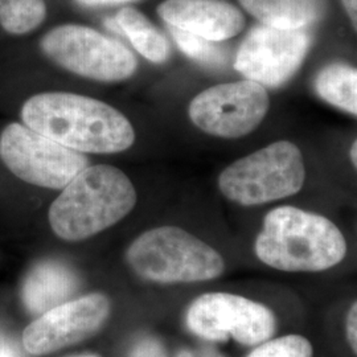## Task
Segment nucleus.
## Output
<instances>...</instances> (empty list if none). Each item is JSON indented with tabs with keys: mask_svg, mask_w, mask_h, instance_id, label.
I'll list each match as a JSON object with an SVG mask.
<instances>
[{
	"mask_svg": "<svg viewBox=\"0 0 357 357\" xmlns=\"http://www.w3.org/2000/svg\"><path fill=\"white\" fill-rule=\"evenodd\" d=\"M20 115L28 128L78 153H122L135 141L132 125L119 110L79 94L40 93L26 100Z\"/></svg>",
	"mask_w": 357,
	"mask_h": 357,
	"instance_id": "f257e3e1",
	"label": "nucleus"
},
{
	"mask_svg": "<svg viewBox=\"0 0 357 357\" xmlns=\"http://www.w3.org/2000/svg\"><path fill=\"white\" fill-rule=\"evenodd\" d=\"M137 191L119 168L88 166L50 208V224L65 241H82L119 222L137 204Z\"/></svg>",
	"mask_w": 357,
	"mask_h": 357,
	"instance_id": "f03ea898",
	"label": "nucleus"
},
{
	"mask_svg": "<svg viewBox=\"0 0 357 357\" xmlns=\"http://www.w3.org/2000/svg\"><path fill=\"white\" fill-rule=\"evenodd\" d=\"M255 250L265 265L281 271H323L344 259L347 243L327 217L280 206L265 217Z\"/></svg>",
	"mask_w": 357,
	"mask_h": 357,
	"instance_id": "7ed1b4c3",
	"label": "nucleus"
},
{
	"mask_svg": "<svg viewBox=\"0 0 357 357\" xmlns=\"http://www.w3.org/2000/svg\"><path fill=\"white\" fill-rule=\"evenodd\" d=\"M126 257L142 278L160 283L211 281L225 268L217 250L178 227L144 231L130 245Z\"/></svg>",
	"mask_w": 357,
	"mask_h": 357,
	"instance_id": "20e7f679",
	"label": "nucleus"
},
{
	"mask_svg": "<svg viewBox=\"0 0 357 357\" xmlns=\"http://www.w3.org/2000/svg\"><path fill=\"white\" fill-rule=\"evenodd\" d=\"M306 168L301 150L291 142H274L227 167L218 187L237 204H266L302 190Z\"/></svg>",
	"mask_w": 357,
	"mask_h": 357,
	"instance_id": "39448f33",
	"label": "nucleus"
},
{
	"mask_svg": "<svg viewBox=\"0 0 357 357\" xmlns=\"http://www.w3.org/2000/svg\"><path fill=\"white\" fill-rule=\"evenodd\" d=\"M41 52L65 70L100 82H119L138 68L134 53L122 43L86 26L64 24L47 32Z\"/></svg>",
	"mask_w": 357,
	"mask_h": 357,
	"instance_id": "423d86ee",
	"label": "nucleus"
},
{
	"mask_svg": "<svg viewBox=\"0 0 357 357\" xmlns=\"http://www.w3.org/2000/svg\"><path fill=\"white\" fill-rule=\"evenodd\" d=\"M0 159L16 178L50 190H63L89 166L84 153L17 122L0 134Z\"/></svg>",
	"mask_w": 357,
	"mask_h": 357,
	"instance_id": "0eeeda50",
	"label": "nucleus"
},
{
	"mask_svg": "<svg viewBox=\"0 0 357 357\" xmlns=\"http://www.w3.org/2000/svg\"><path fill=\"white\" fill-rule=\"evenodd\" d=\"M187 326L205 340L225 342L231 337L252 347L274 335L277 320L270 308L241 295L208 293L192 302Z\"/></svg>",
	"mask_w": 357,
	"mask_h": 357,
	"instance_id": "6e6552de",
	"label": "nucleus"
},
{
	"mask_svg": "<svg viewBox=\"0 0 357 357\" xmlns=\"http://www.w3.org/2000/svg\"><path fill=\"white\" fill-rule=\"evenodd\" d=\"M268 90L252 79L220 84L197 94L190 105L195 126L220 138H241L261 125L268 112Z\"/></svg>",
	"mask_w": 357,
	"mask_h": 357,
	"instance_id": "1a4fd4ad",
	"label": "nucleus"
},
{
	"mask_svg": "<svg viewBox=\"0 0 357 357\" xmlns=\"http://www.w3.org/2000/svg\"><path fill=\"white\" fill-rule=\"evenodd\" d=\"M311 47L307 28L278 29L257 26L250 29L236 54V69L262 86L277 88L301 68Z\"/></svg>",
	"mask_w": 357,
	"mask_h": 357,
	"instance_id": "9d476101",
	"label": "nucleus"
},
{
	"mask_svg": "<svg viewBox=\"0 0 357 357\" xmlns=\"http://www.w3.org/2000/svg\"><path fill=\"white\" fill-rule=\"evenodd\" d=\"M110 303L102 294H91L53 307L32 321L23 333L24 348L32 355H45L76 344L102 327Z\"/></svg>",
	"mask_w": 357,
	"mask_h": 357,
	"instance_id": "9b49d317",
	"label": "nucleus"
},
{
	"mask_svg": "<svg viewBox=\"0 0 357 357\" xmlns=\"http://www.w3.org/2000/svg\"><path fill=\"white\" fill-rule=\"evenodd\" d=\"M158 13L169 26L217 43L237 36L245 26L243 13L225 0H166Z\"/></svg>",
	"mask_w": 357,
	"mask_h": 357,
	"instance_id": "f8f14e48",
	"label": "nucleus"
},
{
	"mask_svg": "<svg viewBox=\"0 0 357 357\" xmlns=\"http://www.w3.org/2000/svg\"><path fill=\"white\" fill-rule=\"evenodd\" d=\"M77 286L78 280L72 268L59 261H44L26 275L22 298L31 314L43 315L65 303L76 291Z\"/></svg>",
	"mask_w": 357,
	"mask_h": 357,
	"instance_id": "ddd939ff",
	"label": "nucleus"
},
{
	"mask_svg": "<svg viewBox=\"0 0 357 357\" xmlns=\"http://www.w3.org/2000/svg\"><path fill=\"white\" fill-rule=\"evenodd\" d=\"M262 26L302 29L317 23L324 13V0H238Z\"/></svg>",
	"mask_w": 357,
	"mask_h": 357,
	"instance_id": "4468645a",
	"label": "nucleus"
},
{
	"mask_svg": "<svg viewBox=\"0 0 357 357\" xmlns=\"http://www.w3.org/2000/svg\"><path fill=\"white\" fill-rule=\"evenodd\" d=\"M115 23L121 32L142 56L153 64H162L169 57V43L156 26L138 10L123 7L115 16Z\"/></svg>",
	"mask_w": 357,
	"mask_h": 357,
	"instance_id": "2eb2a0df",
	"label": "nucleus"
},
{
	"mask_svg": "<svg viewBox=\"0 0 357 357\" xmlns=\"http://www.w3.org/2000/svg\"><path fill=\"white\" fill-rule=\"evenodd\" d=\"M315 90L326 102L357 115V70L345 64L324 66L315 78Z\"/></svg>",
	"mask_w": 357,
	"mask_h": 357,
	"instance_id": "dca6fc26",
	"label": "nucleus"
},
{
	"mask_svg": "<svg viewBox=\"0 0 357 357\" xmlns=\"http://www.w3.org/2000/svg\"><path fill=\"white\" fill-rule=\"evenodd\" d=\"M44 0H0V26L11 35H26L45 22Z\"/></svg>",
	"mask_w": 357,
	"mask_h": 357,
	"instance_id": "f3484780",
	"label": "nucleus"
},
{
	"mask_svg": "<svg viewBox=\"0 0 357 357\" xmlns=\"http://www.w3.org/2000/svg\"><path fill=\"white\" fill-rule=\"evenodd\" d=\"M171 35L178 50L199 64L209 68H222L229 61V53L217 41L195 36L171 26Z\"/></svg>",
	"mask_w": 357,
	"mask_h": 357,
	"instance_id": "a211bd4d",
	"label": "nucleus"
},
{
	"mask_svg": "<svg viewBox=\"0 0 357 357\" xmlns=\"http://www.w3.org/2000/svg\"><path fill=\"white\" fill-rule=\"evenodd\" d=\"M248 357H312V345L301 335L266 340Z\"/></svg>",
	"mask_w": 357,
	"mask_h": 357,
	"instance_id": "6ab92c4d",
	"label": "nucleus"
},
{
	"mask_svg": "<svg viewBox=\"0 0 357 357\" xmlns=\"http://www.w3.org/2000/svg\"><path fill=\"white\" fill-rule=\"evenodd\" d=\"M357 305L356 302L352 303V306L348 311V317H347V339L348 343L351 345L352 351L356 354L357 352Z\"/></svg>",
	"mask_w": 357,
	"mask_h": 357,
	"instance_id": "aec40b11",
	"label": "nucleus"
},
{
	"mask_svg": "<svg viewBox=\"0 0 357 357\" xmlns=\"http://www.w3.org/2000/svg\"><path fill=\"white\" fill-rule=\"evenodd\" d=\"M131 357H165L163 348L153 340H146L138 345Z\"/></svg>",
	"mask_w": 357,
	"mask_h": 357,
	"instance_id": "412c9836",
	"label": "nucleus"
},
{
	"mask_svg": "<svg viewBox=\"0 0 357 357\" xmlns=\"http://www.w3.org/2000/svg\"><path fill=\"white\" fill-rule=\"evenodd\" d=\"M0 357H24V355L11 339L0 336Z\"/></svg>",
	"mask_w": 357,
	"mask_h": 357,
	"instance_id": "4be33fe9",
	"label": "nucleus"
},
{
	"mask_svg": "<svg viewBox=\"0 0 357 357\" xmlns=\"http://www.w3.org/2000/svg\"><path fill=\"white\" fill-rule=\"evenodd\" d=\"M84 7H109V6H116V4H125V3H132L138 0H76Z\"/></svg>",
	"mask_w": 357,
	"mask_h": 357,
	"instance_id": "5701e85b",
	"label": "nucleus"
},
{
	"mask_svg": "<svg viewBox=\"0 0 357 357\" xmlns=\"http://www.w3.org/2000/svg\"><path fill=\"white\" fill-rule=\"evenodd\" d=\"M344 4L345 11L349 16V20L356 31L357 26V0H342Z\"/></svg>",
	"mask_w": 357,
	"mask_h": 357,
	"instance_id": "b1692460",
	"label": "nucleus"
},
{
	"mask_svg": "<svg viewBox=\"0 0 357 357\" xmlns=\"http://www.w3.org/2000/svg\"><path fill=\"white\" fill-rule=\"evenodd\" d=\"M351 160L354 163V166H357V142H354L352 149H351Z\"/></svg>",
	"mask_w": 357,
	"mask_h": 357,
	"instance_id": "393cba45",
	"label": "nucleus"
},
{
	"mask_svg": "<svg viewBox=\"0 0 357 357\" xmlns=\"http://www.w3.org/2000/svg\"><path fill=\"white\" fill-rule=\"evenodd\" d=\"M78 357H98V356H78Z\"/></svg>",
	"mask_w": 357,
	"mask_h": 357,
	"instance_id": "a878e982",
	"label": "nucleus"
}]
</instances>
